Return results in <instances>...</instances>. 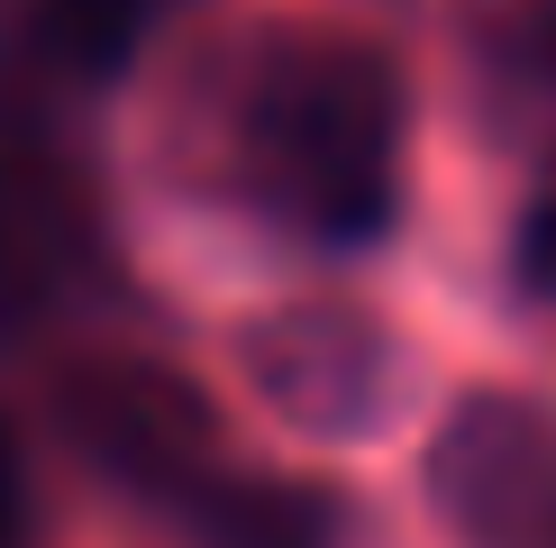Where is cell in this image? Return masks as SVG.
<instances>
[{"label":"cell","instance_id":"obj_1","mask_svg":"<svg viewBox=\"0 0 556 548\" xmlns=\"http://www.w3.org/2000/svg\"><path fill=\"white\" fill-rule=\"evenodd\" d=\"M238 183L319 247H365L402 201V64L375 37L292 28L247 64Z\"/></svg>","mask_w":556,"mask_h":548},{"label":"cell","instance_id":"obj_2","mask_svg":"<svg viewBox=\"0 0 556 548\" xmlns=\"http://www.w3.org/2000/svg\"><path fill=\"white\" fill-rule=\"evenodd\" d=\"M46 411H55L64 448L83 466H101L128 494H165L182 502L211 475V439L219 411L182 365L137 357V348H83L46 375Z\"/></svg>","mask_w":556,"mask_h":548},{"label":"cell","instance_id":"obj_3","mask_svg":"<svg viewBox=\"0 0 556 548\" xmlns=\"http://www.w3.org/2000/svg\"><path fill=\"white\" fill-rule=\"evenodd\" d=\"M429 502L456 548H556V411L483 384L429 439Z\"/></svg>","mask_w":556,"mask_h":548},{"label":"cell","instance_id":"obj_4","mask_svg":"<svg viewBox=\"0 0 556 548\" xmlns=\"http://www.w3.org/2000/svg\"><path fill=\"white\" fill-rule=\"evenodd\" d=\"M247 375L292 429H365L392 411V329L365 302H292L247 329Z\"/></svg>","mask_w":556,"mask_h":548},{"label":"cell","instance_id":"obj_5","mask_svg":"<svg viewBox=\"0 0 556 548\" xmlns=\"http://www.w3.org/2000/svg\"><path fill=\"white\" fill-rule=\"evenodd\" d=\"M201 548H338L346 521L329 494L311 485H274V475H201L182 494Z\"/></svg>","mask_w":556,"mask_h":548},{"label":"cell","instance_id":"obj_6","mask_svg":"<svg viewBox=\"0 0 556 548\" xmlns=\"http://www.w3.org/2000/svg\"><path fill=\"white\" fill-rule=\"evenodd\" d=\"M165 0H28V55L64 83H119Z\"/></svg>","mask_w":556,"mask_h":548},{"label":"cell","instance_id":"obj_7","mask_svg":"<svg viewBox=\"0 0 556 548\" xmlns=\"http://www.w3.org/2000/svg\"><path fill=\"white\" fill-rule=\"evenodd\" d=\"M64 238H74L64 183L0 147V311H28L46 292V274L64 265Z\"/></svg>","mask_w":556,"mask_h":548},{"label":"cell","instance_id":"obj_8","mask_svg":"<svg viewBox=\"0 0 556 548\" xmlns=\"http://www.w3.org/2000/svg\"><path fill=\"white\" fill-rule=\"evenodd\" d=\"M520 274H529V292L539 302H556V201H539L520 228Z\"/></svg>","mask_w":556,"mask_h":548},{"label":"cell","instance_id":"obj_9","mask_svg":"<svg viewBox=\"0 0 556 548\" xmlns=\"http://www.w3.org/2000/svg\"><path fill=\"white\" fill-rule=\"evenodd\" d=\"M28 539V494H18V448H10V421H0V548Z\"/></svg>","mask_w":556,"mask_h":548},{"label":"cell","instance_id":"obj_10","mask_svg":"<svg viewBox=\"0 0 556 548\" xmlns=\"http://www.w3.org/2000/svg\"><path fill=\"white\" fill-rule=\"evenodd\" d=\"M520 37H529V55L556 74V0H520Z\"/></svg>","mask_w":556,"mask_h":548}]
</instances>
